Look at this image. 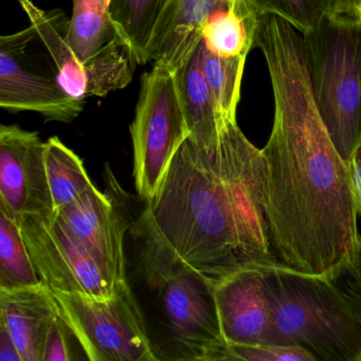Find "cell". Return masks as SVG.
I'll list each match as a JSON object with an SVG mask.
<instances>
[{
  "label": "cell",
  "mask_w": 361,
  "mask_h": 361,
  "mask_svg": "<svg viewBox=\"0 0 361 361\" xmlns=\"http://www.w3.org/2000/svg\"><path fill=\"white\" fill-rule=\"evenodd\" d=\"M255 48L265 59L274 103L262 149L272 255L278 265L327 278L361 238L348 164L317 107L303 35L278 16H262Z\"/></svg>",
  "instance_id": "6da1fadb"
},
{
  "label": "cell",
  "mask_w": 361,
  "mask_h": 361,
  "mask_svg": "<svg viewBox=\"0 0 361 361\" xmlns=\"http://www.w3.org/2000/svg\"><path fill=\"white\" fill-rule=\"evenodd\" d=\"M266 180L262 149L236 120L226 121L211 145L189 137L133 225L149 283L178 267L216 283L242 268L278 265L266 219Z\"/></svg>",
  "instance_id": "7a4b0ae2"
},
{
  "label": "cell",
  "mask_w": 361,
  "mask_h": 361,
  "mask_svg": "<svg viewBox=\"0 0 361 361\" xmlns=\"http://www.w3.org/2000/svg\"><path fill=\"white\" fill-rule=\"evenodd\" d=\"M272 344L299 346L316 361H361V320L326 276L265 268Z\"/></svg>",
  "instance_id": "3957f363"
},
{
  "label": "cell",
  "mask_w": 361,
  "mask_h": 361,
  "mask_svg": "<svg viewBox=\"0 0 361 361\" xmlns=\"http://www.w3.org/2000/svg\"><path fill=\"white\" fill-rule=\"evenodd\" d=\"M303 37L317 107L348 162L361 141V20L331 12Z\"/></svg>",
  "instance_id": "277c9868"
},
{
  "label": "cell",
  "mask_w": 361,
  "mask_h": 361,
  "mask_svg": "<svg viewBox=\"0 0 361 361\" xmlns=\"http://www.w3.org/2000/svg\"><path fill=\"white\" fill-rule=\"evenodd\" d=\"M130 130L135 187L142 200L151 202L159 192L175 155L190 137L175 71L168 63L154 62L153 69L141 79Z\"/></svg>",
  "instance_id": "5b68a950"
},
{
  "label": "cell",
  "mask_w": 361,
  "mask_h": 361,
  "mask_svg": "<svg viewBox=\"0 0 361 361\" xmlns=\"http://www.w3.org/2000/svg\"><path fill=\"white\" fill-rule=\"evenodd\" d=\"M51 291L88 360H158L128 282L118 285L109 299Z\"/></svg>",
  "instance_id": "8992f818"
},
{
  "label": "cell",
  "mask_w": 361,
  "mask_h": 361,
  "mask_svg": "<svg viewBox=\"0 0 361 361\" xmlns=\"http://www.w3.org/2000/svg\"><path fill=\"white\" fill-rule=\"evenodd\" d=\"M18 1L51 58L58 81L67 94L85 102L90 97H106L132 82L139 64L126 39H117L87 63H81L67 43L69 20L61 10L41 9L32 0Z\"/></svg>",
  "instance_id": "52a82bcc"
},
{
  "label": "cell",
  "mask_w": 361,
  "mask_h": 361,
  "mask_svg": "<svg viewBox=\"0 0 361 361\" xmlns=\"http://www.w3.org/2000/svg\"><path fill=\"white\" fill-rule=\"evenodd\" d=\"M18 221L35 270L51 290L98 299L115 295L117 286L59 214L25 215Z\"/></svg>",
  "instance_id": "ba28073f"
},
{
  "label": "cell",
  "mask_w": 361,
  "mask_h": 361,
  "mask_svg": "<svg viewBox=\"0 0 361 361\" xmlns=\"http://www.w3.org/2000/svg\"><path fill=\"white\" fill-rule=\"evenodd\" d=\"M149 284L159 288L164 314L183 359L221 360V335L215 282L187 267L171 270Z\"/></svg>",
  "instance_id": "9c48e42d"
},
{
  "label": "cell",
  "mask_w": 361,
  "mask_h": 361,
  "mask_svg": "<svg viewBox=\"0 0 361 361\" xmlns=\"http://www.w3.org/2000/svg\"><path fill=\"white\" fill-rule=\"evenodd\" d=\"M32 26L0 39V106L9 111H33L46 121L69 123L85 102L67 94L56 73L37 68L27 49L37 37Z\"/></svg>",
  "instance_id": "30bf717a"
},
{
  "label": "cell",
  "mask_w": 361,
  "mask_h": 361,
  "mask_svg": "<svg viewBox=\"0 0 361 361\" xmlns=\"http://www.w3.org/2000/svg\"><path fill=\"white\" fill-rule=\"evenodd\" d=\"M0 207L16 219L54 212L39 133L0 126Z\"/></svg>",
  "instance_id": "8fae6325"
},
{
  "label": "cell",
  "mask_w": 361,
  "mask_h": 361,
  "mask_svg": "<svg viewBox=\"0 0 361 361\" xmlns=\"http://www.w3.org/2000/svg\"><path fill=\"white\" fill-rule=\"evenodd\" d=\"M114 200L94 187L63 209L59 216L118 286L128 282L124 234L128 223Z\"/></svg>",
  "instance_id": "7c38bea8"
},
{
  "label": "cell",
  "mask_w": 361,
  "mask_h": 361,
  "mask_svg": "<svg viewBox=\"0 0 361 361\" xmlns=\"http://www.w3.org/2000/svg\"><path fill=\"white\" fill-rule=\"evenodd\" d=\"M265 268H242L215 283L221 335L229 343H271V312L264 285Z\"/></svg>",
  "instance_id": "4fadbf2b"
},
{
  "label": "cell",
  "mask_w": 361,
  "mask_h": 361,
  "mask_svg": "<svg viewBox=\"0 0 361 361\" xmlns=\"http://www.w3.org/2000/svg\"><path fill=\"white\" fill-rule=\"evenodd\" d=\"M238 0H168L147 48V60L180 68L202 41V30L212 16Z\"/></svg>",
  "instance_id": "5bb4252c"
},
{
  "label": "cell",
  "mask_w": 361,
  "mask_h": 361,
  "mask_svg": "<svg viewBox=\"0 0 361 361\" xmlns=\"http://www.w3.org/2000/svg\"><path fill=\"white\" fill-rule=\"evenodd\" d=\"M58 314L54 293L43 282L0 289V322L13 337L23 361H43L46 338Z\"/></svg>",
  "instance_id": "9a60e30c"
},
{
  "label": "cell",
  "mask_w": 361,
  "mask_h": 361,
  "mask_svg": "<svg viewBox=\"0 0 361 361\" xmlns=\"http://www.w3.org/2000/svg\"><path fill=\"white\" fill-rule=\"evenodd\" d=\"M202 43V42H200ZM177 90L190 137L200 145H211L219 139L221 120L212 92L200 64V44L189 60L175 71Z\"/></svg>",
  "instance_id": "2e32d148"
},
{
  "label": "cell",
  "mask_w": 361,
  "mask_h": 361,
  "mask_svg": "<svg viewBox=\"0 0 361 361\" xmlns=\"http://www.w3.org/2000/svg\"><path fill=\"white\" fill-rule=\"evenodd\" d=\"M73 5L66 41L80 62L87 63L123 39L111 18V0H73Z\"/></svg>",
  "instance_id": "e0dca14e"
},
{
  "label": "cell",
  "mask_w": 361,
  "mask_h": 361,
  "mask_svg": "<svg viewBox=\"0 0 361 361\" xmlns=\"http://www.w3.org/2000/svg\"><path fill=\"white\" fill-rule=\"evenodd\" d=\"M259 20L249 0H238L229 9L209 20L202 30V41L217 56L247 58L255 48Z\"/></svg>",
  "instance_id": "ac0fdd59"
},
{
  "label": "cell",
  "mask_w": 361,
  "mask_h": 361,
  "mask_svg": "<svg viewBox=\"0 0 361 361\" xmlns=\"http://www.w3.org/2000/svg\"><path fill=\"white\" fill-rule=\"evenodd\" d=\"M45 166L56 214L94 187L83 160L58 137H51L45 142Z\"/></svg>",
  "instance_id": "d6986e66"
},
{
  "label": "cell",
  "mask_w": 361,
  "mask_h": 361,
  "mask_svg": "<svg viewBox=\"0 0 361 361\" xmlns=\"http://www.w3.org/2000/svg\"><path fill=\"white\" fill-rule=\"evenodd\" d=\"M41 283L18 219L0 207V289L24 288Z\"/></svg>",
  "instance_id": "ffe728a7"
},
{
  "label": "cell",
  "mask_w": 361,
  "mask_h": 361,
  "mask_svg": "<svg viewBox=\"0 0 361 361\" xmlns=\"http://www.w3.org/2000/svg\"><path fill=\"white\" fill-rule=\"evenodd\" d=\"M168 0H111V14L120 35L130 44L139 65H145L147 48Z\"/></svg>",
  "instance_id": "44dd1931"
},
{
  "label": "cell",
  "mask_w": 361,
  "mask_h": 361,
  "mask_svg": "<svg viewBox=\"0 0 361 361\" xmlns=\"http://www.w3.org/2000/svg\"><path fill=\"white\" fill-rule=\"evenodd\" d=\"M247 58H225L200 43V64L223 121L236 120Z\"/></svg>",
  "instance_id": "7402d4cb"
},
{
  "label": "cell",
  "mask_w": 361,
  "mask_h": 361,
  "mask_svg": "<svg viewBox=\"0 0 361 361\" xmlns=\"http://www.w3.org/2000/svg\"><path fill=\"white\" fill-rule=\"evenodd\" d=\"M259 16H276L302 35L316 28L331 12V0H249Z\"/></svg>",
  "instance_id": "603a6c76"
},
{
  "label": "cell",
  "mask_w": 361,
  "mask_h": 361,
  "mask_svg": "<svg viewBox=\"0 0 361 361\" xmlns=\"http://www.w3.org/2000/svg\"><path fill=\"white\" fill-rule=\"evenodd\" d=\"M221 360L227 361H316L299 346L281 344H238L226 342Z\"/></svg>",
  "instance_id": "cb8c5ba5"
},
{
  "label": "cell",
  "mask_w": 361,
  "mask_h": 361,
  "mask_svg": "<svg viewBox=\"0 0 361 361\" xmlns=\"http://www.w3.org/2000/svg\"><path fill=\"white\" fill-rule=\"evenodd\" d=\"M327 278L361 320V238L354 253Z\"/></svg>",
  "instance_id": "d4e9b609"
},
{
  "label": "cell",
  "mask_w": 361,
  "mask_h": 361,
  "mask_svg": "<svg viewBox=\"0 0 361 361\" xmlns=\"http://www.w3.org/2000/svg\"><path fill=\"white\" fill-rule=\"evenodd\" d=\"M75 337L73 329L59 312L46 338L43 361L75 360L71 350V340Z\"/></svg>",
  "instance_id": "484cf974"
},
{
  "label": "cell",
  "mask_w": 361,
  "mask_h": 361,
  "mask_svg": "<svg viewBox=\"0 0 361 361\" xmlns=\"http://www.w3.org/2000/svg\"><path fill=\"white\" fill-rule=\"evenodd\" d=\"M346 164L350 173L357 212L361 217V141L353 152Z\"/></svg>",
  "instance_id": "4316f807"
},
{
  "label": "cell",
  "mask_w": 361,
  "mask_h": 361,
  "mask_svg": "<svg viewBox=\"0 0 361 361\" xmlns=\"http://www.w3.org/2000/svg\"><path fill=\"white\" fill-rule=\"evenodd\" d=\"M0 361H23L13 337L3 322H0Z\"/></svg>",
  "instance_id": "83f0119b"
},
{
  "label": "cell",
  "mask_w": 361,
  "mask_h": 361,
  "mask_svg": "<svg viewBox=\"0 0 361 361\" xmlns=\"http://www.w3.org/2000/svg\"><path fill=\"white\" fill-rule=\"evenodd\" d=\"M331 12L361 20V0H331Z\"/></svg>",
  "instance_id": "f1b7e54d"
}]
</instances>
